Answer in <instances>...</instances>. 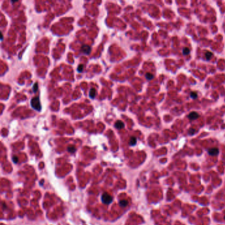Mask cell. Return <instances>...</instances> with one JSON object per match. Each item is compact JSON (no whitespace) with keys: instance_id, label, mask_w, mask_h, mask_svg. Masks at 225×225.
<instances>
[{"instance_id":"obj_1","label":"cell","mask_w":225,"mask_h":225,"mask_svg":"<svg viewBox=\"0 0 225 225\" xmlns=\"http://www.w3.org/2000/svg\"><path fill=\"white\" fill-rule=\"evenodd\" d=\"M30 104H31L32 108L37 110V111L40 112L42 109L40 101L38 96L34 97V98H32L31 101H30Z\"/></svg>"},{"instance_id":"obj_2","label":"cell","mask_w":225,"mask_h":225,"mask_svg":"<svg viewBox=\"0 0 225 225\" xmlns=\"http://www.w3.org/2000/svg\"><path fill=\"white\" fill-rule=\"evenodd\" d=\"M102 201L103 203L104 204H106V205H108L110 203H111L112 202V201H113V198L111 195H110L108 193H104L102 194Z\"/></svg>"},{"instance_id":"obj_3","label":"cell","mask_w":225,"mask_h":225,"mask_svg":"<svg viewBox=\"0 0 225 225\" xmlns=\"http://www.w3.org/2000/svg\"><path fill=\"white\" fill-rule=\"evenodd\" d=\"M81 50H82V52L84 54H89L90 52H91V48H90V46L88 45H83L82 46V47H81Z\"/></svg>"},{"instance_id":"obj_4","label":"cell","mask_w":225,"mask_h":225,"mask_svg":"<svg viewBox=\"0 0 225 225\" xmlns=\"http://www.w3.org/2000/svg\"><path fill=\"white\" fill-rule=\"evenodd\" d=\"M219 151L217 148H211L208 150V153L211 156H217L219 154Z\"/></svg>"},{"instance_id":"obj_5","label":"cell","mask_w":225,"mask_h":225,"mask_svg":"<svg viewBox=\"0 0 225 225\" xmlns=\"http://www.w3.org/2000/svg\"><path fill=\"white\" fill-rule=\"evenodd\" d=\"M187 116H188V118L190 119L191 120H196V119H197L198 118H199V115L197 113V112H191V113L189 114Z\"/></svg>"},{"instance_id":"obj_6","label":"cell","mask_w":225,"mask_h":225,"mask_svg":"<svg viewBox=\"0 0 225 225\" xmlns=\"http://www.w3.org/2000/svg\"><path fill=\"white\" fill-rule=\"evenodd\" d=\"M124 123L122 121H118V122H116L115 123V124H114V127H115V128L118 129H123V127H124Z\"/></svg>"},{"instance_id":"obj_7","label":"cell","mask_w":225,"mask_h":225,"mask_svg":"<svg viewBox=\"0 0 225 225\" xmlns=\"http://www.w3.org/2000/svg\"><path fill=\"white\" fill-rule=\"evenodd\" d=\"M96 89H94V88H92V89H91V90H90V92H89L90 98L92 99H94L96 96Z\"/></svg>"},{"instance_id":"obj_8","label":"cell","mask_w":225,"mask_h":225,"mask_svg":"<svg viewBox=\"0 0 225 225\" xmlns=\"http://www.w3.org/2000/svg\"><path fill=\"white\" fill-rule=\"evenodd\" d=\"M136 143H137V139L135 137H131L130 138V140L129 142V145H131V146H134V145L136 144Z\"/></svg>"},{"instance_id":"obj_9","label":"cell","mask_w":225,"mask_h":225,"mask_svg":"<svg viewBox=\"0 0 225 225\" xmlns=\"http://www.w3.org/2000/svg\"><path fill=\"white\" fill-rule=\"evenodd\" d=\"M119 205H120L122 207H125V206H127V205H128V201H127V200L123 199V200L120 201L119 202Z\"/></svg>"},{"instance_id":"obj_10","label":"cell","mask_w":225,"mask_h":225,"mask_svg":"<svg viewBox=\"0 0 225 225\" xmlns=\"http://www.w3.org/2000/svg\"><path fill=\"white\" fill-rule=\"evenodd\" d=\"M67 151H69V153H75V152L76 148L74 146H73V145H70V146L67 147Z\"/></svg>"},{"instance_id":"obj_11","label":"cell","mask_w":225,"mask_h":225,"mask_svg":"<svg viewBox=\"0 0 225 225\" xmlns=\"http://www.w3.org/2000/svg\"><path fill=\"white\" fill-rule=\"evenodd\" d=\"M145 77H146L147 80H151V79L154 78V75L153 74L150 73H147L146 75H145Z\"/></svg>"},{"instance_id":"obj_12","label":"cell","mask_w":225,"mask_h":225,"mask_svg":"<svg viewBox=\"0 0 225 225\" xmlns=\"http://www.w3.org/2000/svg\"><path fill=\"white\" fill-rule=\"evenodd\" d=\"M212 56H213V54L211 52H206V53H205V58H207V60L210 59Z\"/></svg>"},{"instance_id":"obj_13","label":"cell","mask_w":225,"mask_h":225,"mask_svg":"<svg viewBox=\"0 0 225 225\" xmlns=\"http://www.w3.org/2000/svg\"><path fill=\"white\" fill-rule=\"evenodd\" d=\"M189 53H190V50H189L188 48H184V50H183V54L186 56V55L189 54Z\"/></svg>"},{"instance_id":"obj_14","label":"cell","mask_w":225,"mask_h":225,"mask_svg":"<svg viewBox=\"0 0 225 225\" xmlns=\"http://www.w3.org/2000/svg\"><path fill=\"white\" fill-rule=\"evenodd\" d=\"M190 96L191 98H192L193 99H196L197 98V94L196 92H191L190 93Z\"/></svg>"},{"instance_id":"obj_15","label":"cell","mask_w":225,"mask_h":225,"mask_svg":"<svg viewBox=\"0 0 225 225\" xmlns=\"http://www.w3.org/2000/svg\"><path fill=\"white\" fill-rule=\"evenodd\" d=\"M38 83H36L33 86V88H32V90H33V92H36L37 90H38Z\"/></svg>"},{"instance_id":"obj_16","label":"cell","mask_w":225,"mask_h":225,"mask_svg":"<svg viewBox=\"0 0 225 225\" xmlns=\"http://www.w3.org/2000/svg\"><path fill=\"white\" fill-rule=\"evenodd\" d=\"M195 129H193V128H191V129H189V131H188V133H189V135H193L194 133H195Z\"/></svg>"},{"instance_id":"obj_17","label":"cell","mask_w":225,"mask_h":225,"mask_svg":"<svg viewBox=\"0 0 225 225\" xmlns=\"http://www.w3.org/2000/svg\"><path fill=\"white\" fill-rule=\"evenodd\" d=\"M83 65H79L78 66V67H77V71H78V72L81 73L83 71Z\"/></svg>"},{"instance_id":"obj_18","label":"cell","mask_w":225,"mask_h":225,"mask_svg":"<svg viewBox=\"0 0 225 225\" xmlns=\"http://www.w3.org/2000/svg\"><path fill=\"white\" fill-rule=\"evenodd\" d=\"M13 162H14V163H17L18 162V161H19V158H18V157H17V156H13Z\"/></svg>"},{"instance_id":"obj_19","label":"cell","mask_w":225,"mask_h":225,"mask_svg":"<svg viewBox=\"0 0 225 225\" xmlns=\"http://www.w3.org/2000/svg\"><path fill=\"white\" fill-rule=\"evenodd\" d=\"M224 219H225V217H224Z\"/></svg>"}]
</instances>
